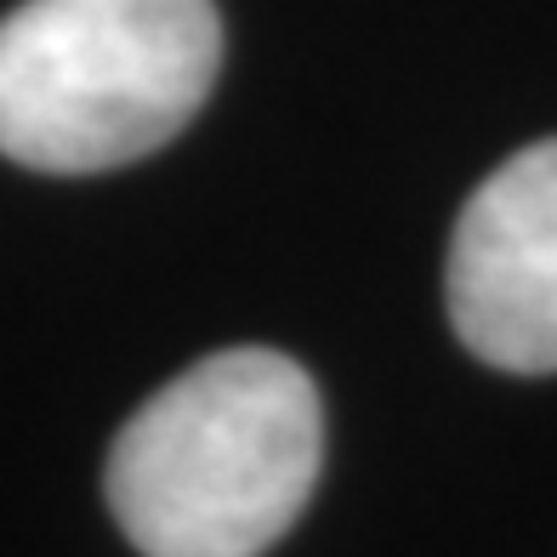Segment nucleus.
<instances>
[{"instance_id":"f257e3e1","label":"nucleus","mask_w":557,"mask_h":557,"mask_svg":"<svg viewBox=\"0 0 557 557\" xmlns=\"http://www.w3.org/2000/svg\"><path fill=\"white\" fill-rule=\"evenodd\" d=\"M319 467L313 375L273 347H227L120 426L103 495L143 557H262L290 535Z\"/></svg>"},{"instance_id":"f03ea898","label":"nucleus","mask_w":557,"mask_h":557,"mask_svg":"<svg viewBox=\"0 0 557 557\" xmlns=\"http://www.w3.org/2000/svg\"><path fill=\"white\" fill-rule=\"evenodd\" d=\"M222 69L211 0H23L0 17V154L91 176L165 148Z\"/></svg>"},{"instance_id":"7ed1b4c3","label":"nucleus","mask_w":557,"mask_h":557,"mask_svg":"<svg viewBox=\"0 0 557 557\" xmlns=\"http://www.w3.org/2000/svg\"><path fill=\"white\" fill-rule=\"evenodd\" d=\"M444 301L472 359L512 375L557 370V137L472 188L449 234Z\"/></svg>"}]
</instances>
